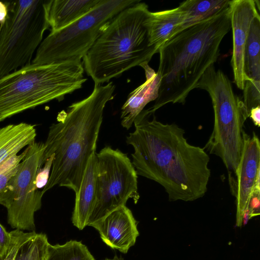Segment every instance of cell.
<instances>
[{
	"instance_id": "cell-11",
	"label": "cell",
	"mask_w": 260,
	"mask_h": 260,
	"mask_svg": "<svg viewBox=\"0 0 260 260\" xmlns=\"http://www.w3.org/2000/svg\"><path fill=\"white\" fill-rule=\"evenodd\" d=\"M259 1L231 0L230 5L231 28L233 34V53L231 66L234 81L243 90L247 80L244 71V56L246 43L251 22L259 15Z\"/></svg>"
},
{
	"instance_id": "cell-24",
	"label": "cell",
	"mask_w": 260,
	"mask_h": 260,
	"mask_svg": "<svg viewBox=\"0 0 260 260\" xmlns=\"http://www.w3.org/2000/svg\"><path fill=\"white\" fill-rule=\"evenodd\" d=\"M243 90V102L249 117L252 108L260 106V81L247 79Z\"/></svg>"
},
{
	"instance_id": "cell-32",
	"label": "cell",
	"mask_w": 260,
	"mask_h": 260,
	"mask_svg": "<svg viewBox=\"0 0 260 260\" xmlns=\"http://www.w3.org/2000/svg\"><path fill=\"white\" fill-rule=\"evenodd\" d=\"M104 260H124V259L121 256L118 257L116 255L112 258H106Z\"/></svg>"
},
{
	"instance_id": "cell-29",
	"label": "cell",
	"mask_w": 260,
	"mask_h": 260,
	"mask_svg": "<svg viewBox=\"0 0 260 260\" xmlns=\"http://www.w3.org/2000/svg\"><path fill=\"white\" fill-rule=\"evenodd\" d=\"M249 117H250L252 119L254 124L255 126L259 127L260 106H257L256 107L252 108L249 112Z\"/></svg>"
},
{
	"instance_id": "cell-21",
	"label": "cell",
	"mask_w": 260,
	"mask_h": 260,
	"mask_svg": "<svg viewBox=\"0 0 260 260\" xmlns=\"http://www.w3.org/2000/svg\"><path fill=\"white\" fill-rule=\"evenodd\" d=\"M46 260H95L81 241L70 240L62 245L49 244Z\"/></svg>"
},
{
	"instance_id": "cell-13",
	"label": "cell",
	"mask_w": 260,
	"mask_h": 260,
	"mask_svg": "<svg viewBox=\"0 0 260 260\" xmlns=\"http://www.w3.org/2000/svg\"><path fill=\"white\" fill-rule=\"evenodd\" d=\"M89 226L99 232L107 246L123 253L135 245L139 235L137 221L126 206L116 209Z\"/></svg>"
},
{
	"instance_id": "cell-23",
	"label": "cell",
	"mask_w": 260,
	"mask_h": 260,
	"mask_svg": "<svg viewBox=\"0 0 260 260\" xmlns=\"http://www.w3.org/2000/svg\"><path fill=\"white\" fill-rule=\"evenodd\" d=\"M25 154L24 150L20 154L13 156L0 165V194L4 191L11 178L16 173Z\"/></svg>"
},
{
	"instance_id": "cell-25",
	"label": "cell",
	"mask_w": 260,
	"mask_h": 260,
	"mask_svg": "<svg viewBox=\"0 0 260 260\" xmlns=\"http://www.w3.org/2000/svg\"><path fill=\"white\" fill-rule=\"evenodd\" d=\"M36 233L35 231L24 232L19 230L10 232L11 241L7 253L3 260H14L20 246Z\"/></svg>"
},
{
	"instance_id": "cell-22",
	"label": "cell",
	"mask_w": 260,
	"mask_h": 260,
	"mask_svg": "<svg viewBox=\"0 0 260 260\" xmlns=\"http://www.w3.org/2000/svg\"><path fill=\"white\" fill-rule=\"evenodd\" d=\"M49 244L46 234L36 233L20 246L14 260H46Z\"/></svg>"
},
{
	"instance_id": "cell-31",
	"label": "cell",
	"mask_w": 260,
	"mask_h": 260,
	"mask_svg": "<svg viewBox=\"0 0 260 260\" xmlns=\"http://www.w3.org/2000/svg\"><path fill=\"white\" fill-rule=\"evenodd\" d=\"M250 218H251L250 216V211L247 206L244 210L242 216V225H245Z\"/></svg>"
},
{
	"instance_id": "cell-12",
	"label": "cell",
	"mask_w": 260,
	"mask_h": 260,
	"mask_svg": "<svg viewBox=\"0 0 260 260\" xmlns=\"http://www.w3.org/2000/svg\"><path fill=\"white\" fill-rule=\"evenodd\" d=\"M243 142L240 162L236 173V181L231 187L236 199L237 226L242 225V216L252 192L256 176L260 170V142L253 132L252 136L243 133Z\"/></svg>"
},
{
	"instance_id": "cell-5",
	"label": "cell",
	"mask_w": 260,
	"mask_h": 260,
	"mask_svg": "<svg viewBox=\"0 0 260 260\" xmlns=\"http://www.w3.org/2000/svg\"><path fill=\"white\" fill-rule=\"evenodd\" d=\"M82 62L31 63L0 79V122L26 110L64 96L87 80Z\"/></svg>"
},
{
	"instance_id": "cell-19",
	"label": "cell",
	"mask_w": 260,
	"mask_h": 260,
	"mask_svg": "<svg viewBox=\"0 0 260 260\" xmlns=\"http://www.w3.org/2000/svg\"><path fill=\"white\" fill-rule=\"evenodd\" d=\"M231 0H187L178 6L182 14L181 30L217 14L229 7Z\"/></svg>"
},
{
	"instance_id": "cell-2",
	"label": "cell",
	"mask_w": 260,
	"mask_h": 260,
	"mask_svg": "<svg viewBox=\"0 0 260 260\" xmlns=\"http://www.w3.org/2000/svg\"><path fill=\"white\" fill-rule=\"evenodd\" d=\"M115 87L112 82L94 84L88 96L58 113L57 122L49 127L40 161V168L54 155L48 181L42 190L43 194L56 185L78 192L89 159L96 151L104 108L113 99Z\"/></svg>"
},
{
	"instance_id": "cell-28",
	"label": "cell",
	"mask_w": 260,
	"mask_h": 260,
	"mask_svg": "<svg viewBox=\"0 0 260 260\" xmlns=\"http://www.w3.org/2000/svg\"><path fill=\"white\" fill-rule=\"evenodd\" d=\"M11 241V236L5 228L0 223V259L3 260L6 256Z\"/></svg>"
},
{
	"instance_id": "cell-4",
	"label": "cell",
	"mask_w": 260,
	"mask_h": 260,
	"mask_svg": "<svg viewBox=\"0 0 260 260\" xmlns=\"http://www.w3.org/2000/svg\"><path fill=\"white\" fill-rule=\"evenodd\" d=\"M150 11L141 1L118 14L83 58L94 84H102L136 66L148 63L158 49L150 44L144 21Z\"/></svg>"
},
{
	"instance_id": "cell-18",
	"label": "cell",
	"mask_w": 260,
	"mask_h": 260,
	"mask_svg": "<svg viewBox=\"0 0 260 260\" xmlns=\"http://www.w3.org/2000/svg\"><path fill=\"white\" fill-rule=\"evenodd\" d=\"M36 136L35 125L25 122L0 128V165L34 142Z\"/></svg>"
},
{
	"instance_id": "cell-17",
	"label": "cell",
	"mask_w": 260,
	"mask_h": 260,
	"mask_svg": "<svg viewBox=\"0 0 260 260\" xmlns=\"http://www.w3.org/2000/svg\"><path fill=\"white\" fill-rule=\"evenodd\" d=\"M182 11L179 7L157 12L149 11L144 21L151 45L159 48L181 30Z\"/></svg>"
},
{
	"instance_id": "cell-14",
	"label": "cell",
	"mask_w": 260,
	"mask_h": 260,
	"mask_svg": "<svg viewBox=\"0 0 260 260\" xmlns=\"http://www.w3.org/2000/svg\"><path fill=\"white\" fill-rule=\"evenodd\" d=\"M141 67L145 71L146 81L129 93L121 108V124L127 129L132 127L135 118L144 107L150 102L155 101L158 96L161 81L160 75L148 63L143 64Z\"/></svg>"
},
{
	"instance_id": "cell-3",
	"label": "cell",
	"mask_w": 260,
	"mask_h": 260,
	"mask_svg": "<svg viewBox=\"0 0 260 260\" xmlns=\"http://www.w3.org/2000/svg\"><path fill=\"white\" fill-rule=\"evenodd\" d=\"M230 29L229 6L181 30L162 44L158 49V96L147 111L153 114L169 103L184 104L205 72L217 61L221 41Z\"/></svg>"
},
{
	"instance_id": "cell-1",
	"label": "cell",
	"mask_w": 260,
	"mask_h": 260,
	"mask_svg": "<svg viewBox=\"0 0 260 260\" xmlns=\"http://www.w3.org/2000/svg\"><path fill=\"white\" fill-rule=\"evenodd\" d=\"M135 131L126 137L134 149L132 164L138 175L161 185L170 201H193L207 191L211 175L206 151L188 143L184 130L164 124L143 110L135 118Z\"/></svg>"
},
{
	"instance_id": "cell-15",
	"label": "cell",
	"mask_w": 260,
	"mask_h": 260,
	"mask_svg": "<svg viewBox=\"0 0 260 260\" xmlns=\"http://www.w3.org/2000/svg\"><path fill=\"white\" fill-rule=\"evenodd\" d=\"M97 158L96 151L90 156L82 182L75 193V206L72 216L74 226L82 230L88 224L96 200Z\"/></svg>"
},
{
	"instance_id": "cell-26",
	"label": "cell",
	"mask_w": 260,
	"mask_h": 260,
	"mask_svg": "<svg viewBox=\"0 0 260 260\" xmlns=\"http://www.w3.org/2000/svg\"><path fill=\"white\" fill-rule=\"evenodd\" d=\"M54 155L47 158L41 168H39L36 177V186L38 189L43 188L47 184L50 175Z\"/></svg>"
},
{
	"instance_id": "cell-7",
	"label": "cell",
	"mask_w": 260,
	"mask_h": 260,
	"mask_svg": "<svg viewBox=\"0 0 260 260\" xmlns=\"http://www.w3.org/2000/svg\"><path fill=\"white\" fill-rule=\"evenodd\" d=\"M140 0H102L76 21L42 40L31 61L37 64L81 62L113 19Z\"/></svg>"
},
{
	"instance_id": "cell-33",
	"label": "cell",
	"mask_w": 260,
	"mask_h": 260,
	"mask_svg": "<svg viewBox=\"0 0 260 260\" xmlns=\"http://www.w3.org/2000/svg\"><path fill=\"white\" fill-rule=\"evenodd\" d=\"M1 260V259H0Z\"/></svg>"
},
{
	"instance_id": "cell-8",
	"label": "cell",
	"mask_w": 260,
	"mask_h": 260,
	"mask_svg": "<svg viewBox=\"0 0 260 260\" xmlns=\"http://www.w3.org/2000/svg\"><path fill=\"white\" fill-rule=\"evenodd\" d=\"M6 2L8 15L0 25V79L31 63L50 27L44 0Z\"/></svg>"
},
{
	"instance_id": "cell-6",
	"label": "cell",
	"mask_w": 260,
	"mask_h": 260,
	"mask_svg": "<svg viewBox=\"0 0 260 260\" xmlns=\"http://www.w3.org/2000/svg\"><path fill=\"white\" fill-rule=\"evenodd\" d=\"M196 88L207 91L214 111V125L204 149L219 157L229 172V182L236 181L241 158L244 123L248 117L243 101L234 92L232 83L214 64L205 72Z\"/></svg>"
},
{
	"instance_id": "cell-30",
	"label": "cell",
	"mask_w": 260,
	"mask_h": 260,
	"mask_svg": "<svg viewBox=\"0 0 260 260\" xmlns=\"http://www.w3.org/2000/svg\"><path fill=\"white\" fill-rule=\"evenodd\" d=\"M8 6L6 2L0 1V25H2L5 21L8 15Z\"/></svg>"
},
{
	"instance_id": "cell-27",
	"label": "cell",
	"mask_w": 260,
	"mask_h": 260,
	"mask_svg": "<svg viewBox=\"0 0 260 260\" xmlns=\"http://www.w3.org/2000/svg\"><path fill=\"white\" fill-rule=\"evenodd\" d=\"M247 207L250 211L251 218L260 214V179L257 178L250 197Z\"/></svg>"
},
{
	"instance_id": "cell-20",
	"label": "cell",
	"mask_w": 260,
	"mask_h": 260,
	"mask_svg": "<svg viewBox=\"0 0 260 260\" xmlns=\"http://www.w3.org/2000/svg\"><path fill=\"white\" fill-rule=\"evenodd\" d=\"M244 71L247 79L260 81V15L253 19L245 45Z\"/></svg>"
},
{
	"instance_id": "cell-16",
	"label": "cell",
	"mask_w": 260,
	"mask_h": 260,
	"mask_svg": "<svg viewBox=\"0 0 260 260\" xmlns=\"http://www.w3.org/2000/svg\"><path fill=\"white\" fill-rule=\"evenodd\" d=\"M102 0H44L46 17L51 31L63 28L81 18Z\"/></svg>"
},
{
	"instance_id": "cell-10",
	"label": "cell",
	"mask_w": 260,
	"mask_h": 260,
	"mask_svg": "<svg viewBox=\"0 0 260 260\" xmlns=\"http://www.w3.org/2000/svg\"><path fill=\"white\" fill-rule=\"evenodd\" d=\"M45 149L44 143L35 141L26 147L18 171L0 194L8 223L15 230H35V213L41 208L43 196L36 180Z\"/></svg>"
},
{
	"instance_id": "cell-9",
	"label": "cell",
	"mask_w": 260,
	"mask_h": 260,
	"mask_svg": "<svg viewBox=\"0 0 260 260\" xmlns=\"http://www.w3.org/2000/svg\"><path fill=\"white\" fill-rule=\"evenodd\" d=\"M96 158V200L87 225L125 206L129 199L136 203L140 198L138 175L126 154L107 146Z\"/></svg>"
}]
</instances>
